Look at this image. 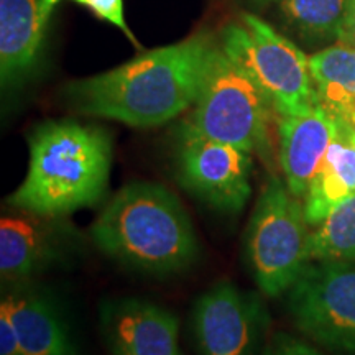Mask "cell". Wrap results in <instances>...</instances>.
I'll use <instances>...</instances> for the list:
<instances>
[{
  "label": "cell",
  "instance_id": "6da1fadb",
  "mask_svg": "<svg viewBox=\"0 0 355 355\" xmlns=\"http://www.w3.org/2000/svg\"><path fill=\"white\" fill-rule=\"evenodd\" d=\"M217 46L209 35L199 33L69 83L64 94L84 115L139 128L163 125L193 107Z\"/></svg>",
  "mask_w": 355,
  "mask_h": 355
},
{
  "label": "cell",
  "instance_id": "7a4b0ae2",
  "mask_svg": "<svg viewBox=\"0 0 355 355\" xmlns=\"http://www.w3.org/2000/svg\"><path fill=\"white\" fill-rule=\"evenodd\" d=\"M24 181L6 199L13 209L68 217L96 206L107 193L112 140L104 128L76 121H50L28 137Z\"/></svg>",
  "mask_w": 355,
  "mask_h": 355
},
{
  "label": "cell",
  "instance_id": "3957f363",
  "mask_svg": "<svg viewBox=\"0 0 355 355\" xmlns=\"http://www.w3.org/2000/svg\"><path fill=\"white\" fill-rule=\"evenodd\" d=\"M91 239L117 263L162 277L189 268L199 255L184 206L171 189L150 181L122 186L91 225Z\"/></svg>",
  "mask_w": 355,
  "mask_h": 355
},
{
  "label": "cell",
  "instance_id": "277c9868",
  "mask_svg": "<svg viewBox=\"0 0 355 355\" xmlns=\"http://www.w3.org/2000/svg\"><path fill=\"white\" fill-rule=\"evenodd\" d=\"M309 239L303 199L272 176L257 199L243 237L247 268L261 293L278 298L295 285L311 261Z\"/></svg>",
  "mask_w": 355,
  "mask_h": 355
},
{
  "label": "cell",
  "instance_id": "5b68a950",
  "mask_svg": "<svg viewBox=\"0 0 355 355\" xmlns=\"http://www.w3.org/2000/svg\"><path fill=\"white\" fill-rule=\"evenodd\" d=\"M273 109L254 81L217 46L183 130L257 155L272 165Z\"/></svg>",
  "mask_w": 355,
  "mask_h": 355
},
{
  "label": "cell",
  "instance_id": "8992f818",
  "mask_svg": "<svg viewBox=\"0 0 355 355\" xmlns=\"http://www.w3.org/2000/svg\"><path fill=\"white\" fill-rule=\"evenodd\" d=\"M220 46L278 117L306 114L318 105L309 58L260 17L243 13L242 25L225 26Z\"/></svg>",
  "mask_w": 355,
  "mask_h": 355
},
{
  "label": "cell",
  "instance_id": "52a82bcc",
  "mask_svg": "<svg viewBox=\"0 0 355 355\" xmlns=\"http://www.w3.org/2000/svg\"><path fill=\"white\" fill-rule=\"evenodd\" d=\"M286 295L306 337L336 355H355V263L309 261Z\"/></svg>",
  "mask_w": 355,
  "mask_h": 355
},
{
  "label": "cell",
  "instance_id": "ba28073f",
  "mask_svg": "<svg viewBox=\"0 0 355 355\" xmlns=\"http://www.w3.org/2000/svg\"><path fill=\"white\" fill-rule=\"evenodd\" d=\"M252 170L254 155L245 150L180 130L176 180L212 209L241 212L252 194Z\"/></svg>",
  "mask_w": 355,
  "mask_h": 355
},
{
  "label": "cell",
  "instance_id": "9c48e42d",
  "mask_svg": "<svg viewBox=\"0 0 355 355\" xmlns=\"http://www.w3.org/2000/svg\"><path fill=\"white\" fill-rule=\"evenodd\" d=\"M191 327L199 355H257L268 316L259 295L219 282L196 300Z\"/></svg>",
  "mask_w": 355,
  "mask_h": 355
},
{
  "label": "cell",
  "instance_id": "30bf717a",
  "mask_svg": "<svg viewBox=\"0 0 355 355\" xmlns=\"http://www.w3.org/2000/svg\"><path fill=\"white\" fill-rule=\"evenodd\" d=\"M13 209V207H12ZM78 230L66 217L15 209L0 219V277L2 283L32 279L78 254Z\"/></svg>",
  "mask_w": 355,
  "mask_h": 355
},
{
  "label": "cell",
  "instance_id": "8fae6325",
  "mask_svg": "<svg viewBox=\"0 0 355 355\" xmlns=\"http://www.w3.org/2000/svg\"><path fill=\"white\" fill-rule=\"evenodd\" d=\"M101 332L112 355H181L171 311L137 298L102 303Z\"/></svg>",
  "mask_w": 355,
  "mask_h": 355
},
{
  "label": "cell",
  "instance_id": "7c38bea8",
  "mask_svg": "<svg viewBox=\"0 0 355 355\" xmlns=\"http://www.w3.org/2000/svg\"><path fill=\"white\" fill-rule=\"evenodd\" d=\"M0 309L10 316L25 355H79L55 301L32 279L6 283Z\"/></svg>",
  "mask_w": 355,
  "mask_h": 355
},
{
  "label": "cell",
  "instance_id": "4fadbf2b",
  "mask_svg": "<svg viewBox=\"0 0 355 355\" xmlns=\"http://www.w3.org/2000/svg\"><path fill=\"white\" fill-rule=\"evenodd\" d=\"M337 130L339 123L319 105L306 114L278 117V162L283 181L296 198H304Z\"/></svg>",
  "mask_w": 355,
  "mask_h": 355
},
{
  "label": "cell",
  "instance_id": "5bb4252c",
  "mask_svg": "<svg viewBox=\"0 0 355 355\" xmlns=\"http://www.w3.org/2000/svg\"><path fill=\"white\" fill-rule=\"evenodd\" d=\"M51 10L44 0H0V79L20 86L38 66Z\"/></svg>",
  "mask_w": 355,
  "mask_h": 355
},
{
  "label": "cell",
  "instance_id": "9a60e30c",
  "mask_svg": "<svg viewBox=\"0 0 355 355\" xmlns=\"http://www.w3.org/2000/svg\"><path fill=\"white\" fill-rule=\"evenodd\" d=\"M355 194V130L339 125L322 165L319 166L303 204L311 227L340 202Z\"/></svg>",
  "mask_w": 355,
  "mask_h": 355
},
{
  "label": "cell",
  "instance_id": "2e32d148",
  "mask_svg": "<svg viewBox=\"0 0 355 355\" xmlns=\"http://www.w3.org/2000/svg\"><path fill=\"white\" fill-rule=\"evenodd\" d=\"M309 68L319 107L355 130V48L329 44L309 56Z\"/></svg>",
  "mask_w": 355,
  "mask_h": 355
},
{
  "label": "cell",
  "instance_id": "e0dca14e",
  "mask_svg": "<svg viewBox=\"0 0 355 355\" xmlns=\"http://www.w3.org/2000/svg\"><path fill=\"white\" fill-rule=\"evenodd\" d=\"M278 13L306 43H339L350 0H279Z\"/></svg>",
  "mask_w": 355,
  "mask_h": 355
},
{
  "label": "cell",
  "instance_id": "ac0fdd59",
  "mask_svg": "<svg viewBox=\"0 0 355 355\" xmlns=\"http://www.w3.org/2000/svg\"><path fill=\"white\" fill-rule=\"evenodd\" d=\"M311 261L355 263V194L311 227Z\"/></svg>",
  "mask_w": 355,
  "mask_h": 355
},
{
  "label": "cell",
  "instance_id": "d6986e66",
  "mask_svg": "<svg viewBox=\"0 0 355 355\" xmlns=\"http://www.w3.org/2000/svg\"><path fill=\"white\" fill-rule=\"evenodd\" d=\"M46 2V7L53 12L55 7L60 2H74L79 3V6L86 7L91 10L97 19L109 21L114 26H117L119 30L123 35H127L128 40L135 44V46H140L139 42H137L135 35L132 33V30L128 28L127 20H125V12H123V0H44Z\"/></svg>",
  "mask_w": 355,
  "mask_h": 355
},
{
  "label": "cell",
  "instance_id": "ffe728a7",
  "mask_svg": "<svg viewBox=\"0 0 355 355\" xmlns=\"http://www.w3.org/2000/svg\"><path fill=\"white\" fill-rule=\"evenodd\" d=\"M261 355H322L321 350L285 332H278L261 350Z\"/></svg>",
  "mask_w": 355,
  "mask_h": 355
},
{
  "label": "cell",
  "instance_id": "44dd1931",
  "mask_svg": "<svg viewBox=\"0 0 355 355\" xmlns=\"http://www.w3.org/2000/svg\"><path fill=\"white\" fill-rule=\"evenodd\" d=\"M0 355H25L12 319L6 309H0Z\"/></svg>",
  "mask_w": 355,
  "mask_h": 355
},
{
  "label": "cell",
  "instance_id": "7402d4cb",
  "mask_svg": "<svg viewBox=\"0 0 355 355\" xmlns=\"http://www.w3.org/2000/svg\"><path fill=\"white\" fill-rule=\"evenodd\" d=\"M347 44V46L355 48V0H350L349 3V15L347 21H345V28L343 37H340V42Z\"/></svg>",
  "mask_w": 355,
  "mask_h": 355
},
{
  "label": "cell",
  "instance_id": "603a6c76",
  "mask_svg": "<svg viewBox=\"0 0 355 355\" xmlns=\"http://www.w3.org/2000/svg\"><path fill=\"white\" fill-rule=\"evenodd\" d=\"M259 2H279V0H259Z\"/></svg>",
  "mask_w": 355,
  "mask_h": 355
}]
</instances>
